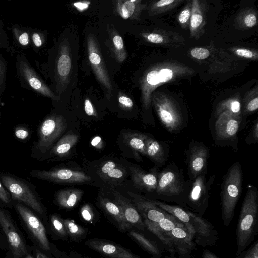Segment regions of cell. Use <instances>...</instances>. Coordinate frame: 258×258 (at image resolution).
Instances as JSON below:
<instances>
[{"mask_svg":"<svg viewBox=\"0 0 258 258\" xmlns=\"http://www.w3.org/2000/svg\"><path fill=\"white\" fill-rule=\"evenodd\" d=\"M130 234L139 244L149 252L154 255H160V252L157 246L144 235L134 231H131Z\"/></svg>","mask_w":258,"mask_h":258,"instance_id":"d590c367","label":"cell"},{"mask_svg":"<svg viewBox=\"0 0 258 258\" xmlns=\"http://www.w3.org/2000/svg\"><path fill=\"white\" fill-rule=\"evenodd\" d=\"M236 258H258V242L256 241L249 249L244 250Z\"/></svg>","mask_w":258,"mask_h":258,"instance_id":"f6af8a7d","label":"cell"},{"mask_svg":"<svg viewBox=\"0 0 258 258\" xmlns=\"http://www.w3.org/2000/svg\"><path fill=\"white\" fill-rule=\"evenodd\" d=\"M67 233L72 237H79L84 233V230L72 220H63Z\"/></svg>","mask_w":258,"mask_h":258,"instance_id":"ab89813d","label":"cell"},{"mask_svg":"<svg viewBox=\"0 0 258 258\" xmlns=\"http://www.w3.org/2000/svg\"><path fill=\"white\" fill-rule=\"evenodd\" d=\"M194 72L192 68L178 62H164L151 67L145 73L140 82L144 108H149L152 94L159 86L190 75Z\"/></svg>","mask_w":258,"mask_h":258,"instance_id":"6da1fadb","label":"cell"},{"mask_svg":"<svg viewBox=\"0 0 258 258\" xmlns=\"http://www.w3.org/2000/svg\"><path fill=\"white\" fill-rule=\"evenodd\" d=\"M236 21L241 29L251 28L257 23V13L253 9L245 10L237 16Z\"/></svg>","mask_w":258,"mask_h":258,"instance_id":"836d02e7","label":"cell"},{"mask_svg":"<svg viewBox=\"0 0 258 258\" xmlns=\"http://www.w3.org/2000/svg\"><path fill=\"white\" fill-rule=\"evenodd\" d=\"M83 191L80 189H66L59 191L56 196L58 205L67 209L74 207L79 201Z\"/></svg>","mask_w":258,"mask_h":258,"instance_id":"83f0119b","label":"cell"},{"mask_svg":"<svg viewBox=\"0 0 258 258\" xmlns=\"http://www.w3.org/2000/svg\"><path fill=\"white\" fill-rule=\"evenodd\" d=\"M130 170L133 181L138 187L148 192L156 190L158 182L156 172L145 173L136 167H130Z\"/></svg>","mask_w":258,"mask_h":258,"instance_id":"44dd1931","label":"cell"},{"mask_svg":"<svg viewBox=\"0 0 258 258\" xmlns=\"http://www.w3.org/2000/svg\"><path fill=\"white\" fill-rule=\"evenodd\" d=\"M189 167L190 171L195 178L205 169L208 159V150L203 146H196L190 151Z\"/></svg>","mask_w":258,"mask_h":258,"instance_id":"cb8c5ba5","label":"cell"},{"mask_svg":"<svg viewBox=\"0 0 258 258\" xmlns=\"http://www.w3.org/2000/svg\"><path fill=\"white\" fill-rule=\"evenodd\" d=\"M140 0H127L116 1V11L124 19H137L145 7Z\"/></svg>","mask_w":258,"mask_h":258,"instance_id":"484cf974","label":"cell"},{"mask_svg":"<svg viewBox=\"0 0 258 258\" xmlns=\"http://www.w3.org/2000/svg\"><path fill=\"white\" fill-rule=\"evenodd\" d=\"M8 244L5 237L0 228V250L7 251Z\"/></svg>","mask_w":258,"mask_h":258,"instance_id":"680465c9","label":"cell"},{"mask_svg":"<svg viewBox=\"0 0 258 258\" xmlns=\"http://www.w3.org/2000/svg\"><path fill=\"white\" fill-rule=\"evenodd\" d=\"M18 73L22 81L29 88L53 100L58 97L41 79L23 55L17 59Z\"/></svg>","mask_w":258,"mask_h":258,"instance_id":"30bf717a","label":"cell"},{"mask_svg":"<svg viewBox=\"0 0 258 258\" xmlns=\"http://www.w3.org/2000/svg\"><path fill=\"white\" fill-rule=\"evenodd\" d=\"M152 201L159 208L173 215L182 223L191 235L194 237L196 233L194 228L193 213L187 212L178 206L168 205L157 200H152Z\"/></svg>","mask_w":258,"mask_h":258,"instance_id":"ac0fdd59","label":"cell"},{"mask_svg":"<svg viewBox=\"0 0 258 258\" xmlns=\"http://www.w3.org/2000/svg\"><path fill=\"white\" fill-rule=\"evenodd\" d=\"M72 61L67 46L62 45L56 64V71L59 79L64 82L70 73Z\"/></svg>","mask_w":258,"mask_h":258,"instance_id":"4316f807","label":"cell"},{"mask_svg":"<svg viewBox=\"0 0 258 258\" xmlns=\"http://www.w3.org/2000/svg\"><path fill=\"white\" fill-rule=\"evenodd\" d=\"M164 237L167 242V245L172 247L174 245L177 246L193 245L192 240L194 237L191 235L185 225L181 223L174 229L165 234Z\"/></svg>","mask_w":258,"mask_h":258,"instance_id":"7402d4cb","label":"cell"},{"mask_svg":"<svg viewBox=\"0 0 258 258\" xmlns=\"http://www.w3.org/2000/svg\"><path fill=\"white\" fill-rule=\"evenodd\" d=\"M113 51L117 60L122 62L127 57L122 38L119 34L115 33L112 39Z\"/></svg>","mask_w":258,"mask_h":258,"instance_id":"8d00e7d4","label":"cell"},{"mask_svg":"<svg viewBox=\"0 0 258 258\" xmlns=\"http://www.w3.org/2000/svg\"><path fill=\"white\" fill-rule=\"evenodd\" d=\"M0 48L10 50L9 43L6 34L3 28L2 24L0 21Z\"/></svg>","mask_w":258,"mask_h":258,"instance_id":"816d5d0a","label":"cell"},{"mask_svg":"<svg viewBox=\"0 0 258 258\" xmlns=\"http://www.w3.org/2000/svg\"><path fill=\"white\" fill-rule=\"evenodd\" d=\"M66 128L65 120L62 116L52 115L46 117L39 126L38 139L32 147L31 157L42 159L51 151Z\"/></svg>","mask_w":258,"mask_h":258,"instance_id":"5b68a950","label":"cell"},{"mask_svg":"<svg viewBox=\"0 0 258 258\" xmlns=\"http://www.w3.org/2000/svg\"><path fill=\"white\" fill-rule=\"evenodd\" d=\"M190 55L196 59L202 60L208 58L210 54V51L204 47H195L190 51Z\"/></svg>","mask_w":258,"mask_h":258,"instance_id":"7bdbcfd3","label":"cell"},{"mask_svg":"<svg viewBox=\"0 0 258 258\" xmlns=\"http://www.w3.org/2000/svg\"><path fill=\"white\" fill-rule=\"evenodd\" d=\"M158 194L174 196L182 191V184L178 176L171 170L163 171L158 176L156 189Z\"/></svg>","mask_w":258,"mask_h":258,"instance_id":"9a60e30c","label":"cell"},{"mask_svg":"<svg viewBox=\"0 0 258 258\" xmlns=\"http://www.w3.org/2000/svg\"><path fill=\"white\" fill-rule=\"evenodd\" d=\"M81 214L82 217L87 221H91L93 218V213L91 207L85 204L81 209Z\"/></svg>","mask_w":258,"mask_h":258,"instance_id":"f907efd6","label":"cell"},{"mask_svg":"<svg viewBox=\"0 0 258 258\" xmlns=\"http://www.w3.org/2000/svg\"><path fill=\"white\" fill-rule=\"evenodd\" d=\"M0 181L13 201L22 203L41 216L45 214L44 207L32 185L6 173L0 174Z\"/></svg>","mask_w":258,"mask_h":258,"instance_id":"3957f363","label":"cell"},{"mask_svg":"<svg viewBox=\"0 0 258 258\" xmlns=\"http://www.w3.org/2000/svg\"><path fill=\"white\" fill-rule=\"evenodd\" d=\"M253 90L248 95L246 100L244 101V112L245 113H251L255 112L258 109V96L257 89L255 92Z\"/></svg>","mask_w":258,"mask_h":258,"instance_id":"f35d334b","label":"cell"},{"mask_svg":"<svg viewBox=\"0 0 258 258\" xmlns=\"http://www.w3.org/2000/svg\"><path fill=\"white\" fill-rule=\"evenodd\" d=\"M100 204L114 219L121 230L124 231L130 229L131 225L125 219L121 207L117 204L108 198H101L100 199Z\"/></svg>","mask_w":258,"mask_h":258,"instance_id":"d4e9b609","label":"cell"},{"mask_svg":"<svg viewBox=\"0 0 258 258\" xmlns=\"http://www.w3.org/2000/svg\"><path fill=\"white\" fill-rule=\"evenodd\" d=\"M147 136L139 133L128 132L124 136L125 141L133 151L137 154L146 156L145 139Z\"/></svg>","mask_w":258,"mask_h":258,"instance_id":"f546056e","label":"cell"},{"mask_svg":"<svg viewBox=\"0 0 258 258\" xmlns=\"http://www.w3.org/2000/svg\"><path fill=\"white\" fill-rule=\"evenodd\" d=\"M206 4L203 1H192L191 15L189 25L191 38L198 39L204 33L206 24Z\"/></svg>","mask_w":258,"mask_h":258,"instance_id":"4fadbf2b","label":"cell"},{"mask_svg":"<svg viewBox=\"0 0 258 258\" xmlns=\"http://www.w3.org/2000/svg\"><path fill=\"white\" fill-rule=\"evenodd\" d=\"M241 105L240 100L238 96L229 98L221 101L216 109V113L219 115L221 113L227 112L238 117H241Z\"/></svg>","mask_w":258,"mask_h":258,"instance_id":"4dcf8cb0","label":"cell"},{"mask_svg":"<svg viewBox=\"0 0 258 258\" xmlns=\"http://www.w3.org/2000/svg\"><path fill=\"white\" fill-rule=\"evenodd\" d=\"M184 2L182 0H160L153 2L149 9L150 15H157L170 11Z\"/></svg>","mask_w":258,"mask_h":258,"instance_id":"d6a6232c","label":"cell"},{"mask_svg":"<svg viewBox=\"0 0 258 258\" xmlns=\"http://www.w3.org/2000/svg\"><path fill=\"white\" fill-rule=\"evenodd\" d=\"M241 118L227 112L218 115L215 125L217 136L222 139L233 137L239 130Z\"/></svg>","mask_w":258,"mask_h":258,"instance_id":"5bb4252c","label":"cell"},{"mask_svg":"<svg viewBox=\"0 0 258 258\" xmlns=\"http://www.w3.org/2000/svg\"><path fill=\"white\" fill-rule=\"evenodd\" d=\"M0 228L8 244L7 258H28L31 255V246L6 209L0 206Z\"/></svg>","mask_w":258,"mask_h":258,"instance_id":"8992f818","label":"cell"},{"mask_svg":"<svg viewBox=\"0 0 258 258\" xmlns=\"http://www.w3.org/2000/svg\"><path fill=\"white\" fill-rule=\"evenodd\" d=\"M12 200L10 194L0 181V200L7 206L10 207L12 205Z\"/></svg>","mask_w":258,"mask_h":258,"instance_id":"7dc6e473","label":"cell"},{"mask_svg":"<svg viewBox=\"0 0 258 258\" xmlns=\"http://www.w3.org/2000/svg\"><path fill=\"white\" fill-rule=\"evenodd\" d=\"M12 205L17 211L33 245L44 252L50 251L51 246L45 228L36 213L17 201H13Z\"/></svg>","mask_w":258,"mask_h":258,"instance_id":"52a82bcc","label":"cell"},{"mask_svg":"<svg viewBox=\"0 0 258 258\" xmlns=\"http://www.w3.org/2000/svg\"><path fill=\"white\" fill-rule=\"evenodd\" d=\"M120 107L124 110H130L133 107V102L131 98L124 95H120L118 98Z\"/></svg>","mask_w":258,"mask_h":258,"instance_id":"bcb514c9","label":"cell"},{"mask_svg":"<svg viewBox=\"0 0 258 258\" xmlns=\"http://www.w3.org/2000/svg\"><path fill=\"white\" fill-rule=\"evenodd\" d=\"M86 244L110 258H140L120 246L104 240L90 239L86 241Z\"/></svg>","mask_w":258,"mask_h":258,"instance_id":"2e32d148","label":"cell"},{"mask_svg":"<svg viewBox=\"0 0 258 258\" xmlns=\"http://www.w3.org/2000/svg\"><path fill=\"white\" fill-rule=\"evenodd\" d=\"M191 10L192 1H189L178 16V21L181 27L184 29H187L189 27Z\"/></svg>","mask_w":258,"mask_h":258,"instance_id":"74e56055","label":"cell"},{"mask_svg":"<svg viewBox=\"0 0 258 258\" xmlns=\"http://www.w3.org/2000/svg\"><path fill=\"white\" fill-rule=\"evenodd\" d=\"M142 35L150 43L165 46H173L184 41L183 38L177 34L162 30L143 33Z\"/></svg>","mask_w":258,"mask_h":258,"instance_id":"603a6c76","label":"cell"},{"mask_svg":"<svg viewBox=\"0 0 258 258\" xmlns=\"http://www.w3.org/2000/svg\"><path fill=\"white\" fill-rule=\"evenodd\" d=\"M128 194L132 198L133 205L145 220L156 223L168 215L169 213L156 205L152 200L131 192Z\"/></svg>","mask_w":258,"mask_h":258,"instance_id":"7c38bea8","label":"cell"},{"mask_svg":"<svg viewBox=\"0 0 258 258\" xmlns=\"http://www.w3.org/2000/svg\"><path fill=\"white\" fill-rule=\"evenodd\" d=\"M32 255L35 258H49L45 252L38 249L33 245L31 246Z\"/></svg>","mask_w":258,"mask_h":258,"instance_id":"6f0895ef","label":"cell"},{"mask_svg":"<svg viewBox=\"0 0 258 258\" xmlns=\"http://www.w3.org/2000/svg\"><path fill=\"white\" fill-rule=\"evenodd\" d=\"M251 135L253 140H255L256 142L258 139V123L256 121L251 133Z\"/></svg>","mask_w":258,"mask_h":258,"instance_id":"91938a15","label":"cell"},{"mask_svg":"<svg viewBox=\"0 0 258 258\" xmlns=\"http://www.w3.org/2000/svg\"><path fill=\"white\" fill-rule=\"evenodd\" d=\"M232 52L239 57L252 60H257L258 54L256 51L245 48H236L232 50Z\"/></svg>","mask_w":258,"mask_h":258,"instance_id":"b9f144b4","label":"cell"},{"mask_svg":"<svg viewBox=\"0 0 258 258\" xmlns=\"http://www.w3.org/2000/svg\"><path fill=\"white\" fill-rule=\"evenodd\" d=\"M90 3V1H79L73 3V5L79 11L82 12L88 8Z\"/></svg>","mask_w":258,"mask_h":258,"instance_id":"9f6ffc18","label":"cell"},{"mask_svg":"<svg viewBox=\"0 0 258 258\" xmlns=\"http://www.w3.org/2000/svg\"><path fill=\"white\" fill-rule=\"evenodd\" d=\"M258 199L256 188L248 185L236 228L237 256L245 250L257 233Z\"/></svg>","mask_w":258,"mask_h":258,"instance_id":"7a4b0ae2","label":"cell"},{"mask_svg":"<svg viewBox=\"0 0 258 258\" xmlns=\"http://www.w3.org/2000/svg\"><path fill=\"white\" fill-rule=\"evenodd\" d=\"M15 135L18 139L25 140L28 137L29 133L25 127H18L15 130Z\"/></svg>","mask_w":258,"mask_h":258,"instance_id":"11a10c76","label":"cell"},{"mask_svg":"<svg viewBox=\"0 0 258 258\" xmlns=\"http://www.w3.org/2000/svg\"><path fill=\"white\" fill-rule=\"evenodd\" d=\"M124 175V170L120 167H115L112 170L108 172L104 177L111 179H119L123 177Z\"/></svg>","mask_w":258,"mask_h":258,"instance_id":"c3c4849f","label":"cell"},{"mask_svg":"<svg viewBox=\"0 0 258 258\" xmlns=\"http://www.w3.org/2000/svg\"><path fill=\"white\" fill-rule=\"evenodd\" d=\"M181 223L177 219L170 214L156 223H153L146 220L144 221V224L148 229L166 245L167 242L164 237L165 234L171 231Z\"/></svg>","mask_w":258,"mask_h":258,"instance_id":"ffe728a7","label":"cell"},{"mask_svg":"<svg viewBox=\"0 0 258 258\" xmlns=\"http://www.w3.org/2000/svg\"><path fill=\"white\" fill-rule=\"evenodd\" d=\"M6 63L5 60L0 57V92L5 82L6 74Z\"/></svg>","mask_w":258,"mask_h":258,"instance_id":"f5cc1de1","label":"cell"},{"mask_svg":"<svg viewBox=\"0 0 258 258\" xmlns=\"http://www.w3.org/2000/svg\"><path fill=\"white\" fill-rule=\"evenodd\" d=\"M13 33L16 43L21 47L27 48L31 44L30 31L28 29L15 26Z\"/></svg>","mask_w":258,"mask_h":258,"instance_id":"e575fe53","label":"cell"},{"mask_svg":"<svg viewBox=\"0 0 258 258\" xmlns=\"http://www.w3.org/2000/svg\"><path fill=\"white\" fill-rule=\"evenodd\" d=\"M151 103L161 122L168 131L175 132L181 127L183 116L177 103L171 97L161 92H153Z\"/></svg>","mask_w":258,"mask_h":258,"instance_id":"ba28073f","label":"cell"},{"mask_svg":"<svg viewBox=\"0 0 258 258\" xmlns=\"http://www.w3.org/2000/svg\"><path fill=\"white\" fill-rule=\"evenodd\" d=\"M29 175L35 178L54 183L80 184L89 182L91 178L85 173L68 168L49 170H32Z\"/></svg>","mask_w":258,"mask_h":258,"instance_id":"9c48e42d","label":"cell"},{"mask_svg":"<svg viewBox=\"0 0 258 258\" xmlns=\"http://www.w3.org/2000/svg\"><path fill=\"white\" fill-rule=\"evenodd\" d=\"M203 258H219L216 256L214 254L208 251V250H204L203 254Z\"/></svg>","mask_w":258,"mask_h":258,"instance_id":"94428289","label":"cell"},{"mask_svg":"<svg viewBox=\"0 0 258 258\" xmlns=\"http://www.w3.org/2000/svg\"><path fill=\"white\" fill-rule=\"evenodd\" d=\"M87 49L89 62L99 82L109 92L112 90V84L98 45L92 35L87 39Z\"/></svg>","mask_w":258,"mask_h":258,"instance_id":"8fae6325","label":"cell"},{"mask_svg":"<svg viewBox=\"0 0 258 258\" xmlns=\"http://www.w3.org/2000/svg\"><path fill=\"white\" fill-rule=\"evenodd\" d=\"M78 140V135L72 133L67 134L54 145L50 152L52 154L57 156H64L76 144Z\"/></svg>","mask_w":258,"mask_h":258,"instance_id":"f1b7e54d","label":"cell"},{"mask_svg":"<svg viewBox=\"0 0 258 258\" xmlns=\"http://www.w3.org/2000/svg\"><path fill=\"white\" fill-rule=\"evenodd\" d=\"M117 167V164L113 161L109 160L104 162L100 168L99 173L104 177L110 171Z\"/></svg>","mask_w":258,"mask_h":258,"instance_id":"681fc988","label":"cell"},{"mask_svg":"<svg viewBox=\"0 0 258 258\" xmlns=\"http://www.w3.org/2000/svg\"><path fill=\"white\" fill-rule=\"evenodd\" d=\"M214 181V176H212L206 181L204 175L200 174L195 178L189 194V200L195 204H201L204 202L208 197L211 185Z\"/></svg>","mask_w":258,"mask_h":258,"instance_id":"d6986e66","label":"cell"},{"mask_svg":"<svg viewBox=\"0 0 258 258\" xmlns=\"http://www.w3.org/2000/svg\"><path fill=\"white\" fill-rule=\"evenodd\" d=\"M112 194L115 198V202L121 207L125 219L131 226L133 225L139 229L144 230L145 224L134 205L128 199L117 191L112 190Z\"/></svg>","mask_w":258,"mask_h":258,"instance_id":"e0dca14e","label":"cell"},{"mask_svg":"<svg viewBox=\"0 0 258 258\" xmlns=\"http://www.w3.org/2000/svg\"><path fill=\"white\" fill-rule=\"evenodd\" d=\"M84 110L85 113L89 116L97 117V114L92 103L88 99H86L84 101Z\"/></svg>","mask_w":258,"mask_h":258,"instance_id":"db71d44e","label":"cell"},{"mask_svg":"<svg viewBox=\"0 0 258 258\" xmlns=\"http://www.w3.org/2000/svg\"><path fill=\"white\" fill-rule=\"evenodd\" d=\"M50 222L53 229L58 234L64 236L67 232L64 227L63 220L56 214H53L50 217Z\"/></svg>","mask_w":258,"mask_h":258,"instance_id":"60d3db41","label":"cell"},{"mask_svg":"<svg viewBox=\"0 0 258 258\" xmlns=\"http://www.w3.org/2000/svg\"><path fill=\"white\" fill-rule=\"evenodd\" d=\"M30 39L34 48H41L44 43V35L40 32L34 30L30 31Z\"/></svg>","mask_w":258,"mask_h":258,"instance_id":"ee69618b","label":"cell"},{"mask_svg":"<svg viewBox=\"0 0 258 258\" xmlns=\"http://www.w3.org/2000/svg\"><path fill=\"white\" fill-rule=\"evenodd\" d=\"M146 156L153 161L161 163L164 159V152L161 145L154 139L147 136L145 139Z\"/></svg>","mask_w":258,"mask_h":258,"instance_id":"1f68e13d","label":"cell"},{"mask_svg":"<svg viewBox=\"0 0 258 258\" xmlns=\"http://www.w3.org/2000/svg\"><path fill=\"white\" fill-rule=\"evenodd\" d=\"M242 171L237 162L229 169L224 180L221 190V206L224 224L231 222L235 208L242 191Z\"/></svg>","mask_w":258,"mask_h":258,"instance_id":"277c9868","label":"cell"}]
</instances>
